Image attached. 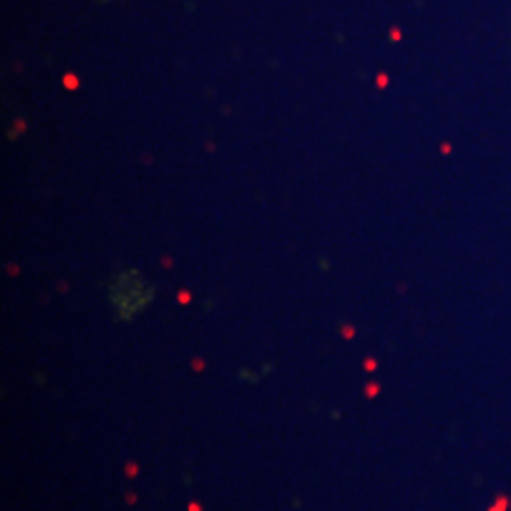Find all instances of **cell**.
Masks as SVG:
<instances>
[{
    "mask_svg": "<svg viewBox=\"0 0 511 511\" xmlns=\"http://www.w3.org/2000/svg\"><path fill=\"white\" fill-rule=\"evenodd\" d=\"M508 508H510L508 498H506V496H500V498L496 500V506H493L489 511H508Z\"/></svg>",
    "mask_w": 511,
    "mask_h": 511,
    "instance_id": "cell-1",
    "label": "cell"
}]
</instances>
